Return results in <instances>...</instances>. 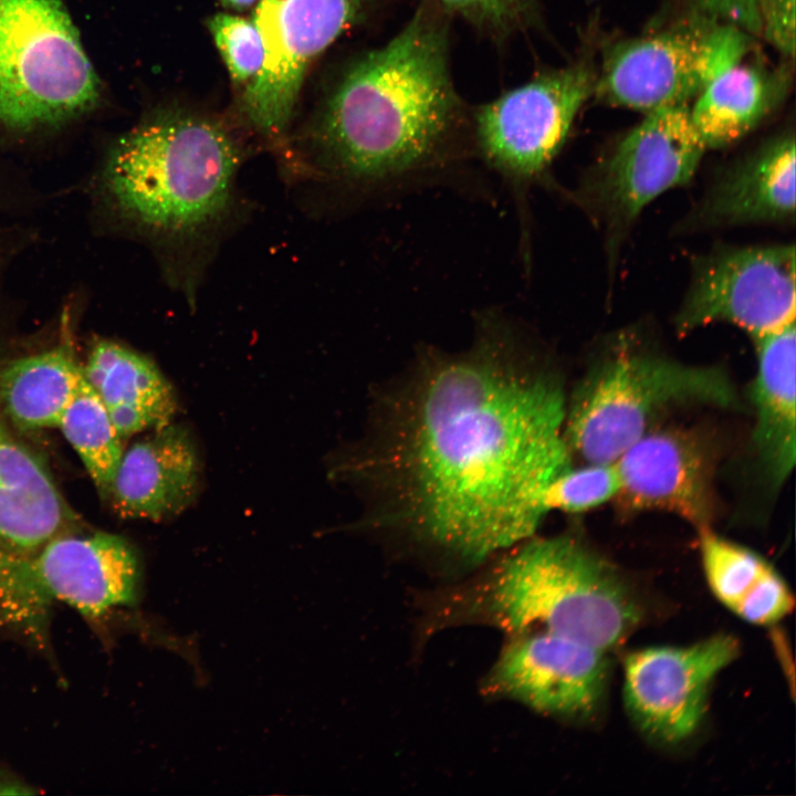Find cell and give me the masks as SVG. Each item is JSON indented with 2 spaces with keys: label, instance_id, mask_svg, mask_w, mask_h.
Returning a JSON list of instances; mask_svg holds the SVG:
<instances>
[{
  "label": "cell",
  "instance_id": "cell-1",
  "mask_svg": "<svg viewBox=\"0 0 796 796\" xmlns=\"http://www.w3.org/2000/svg\"><path fill=\"white\" fill-rule=\"evenodd\" d=\"M566 404L522 331L485 315L468 348L417 358L338 471L370 495L369 525L476 566L548 513L547 488L573 467Z\"/></svg>",
  "mask_w": 796,
  "mask_h": 796
},
{
  "label": "cell",
  "instance_id": "cell-2",
  "mask_svg": "<svg viewBox=\"0 0 796 796\" xmlns=\"http://www.w3.org/2000/svg\"><path fill=\"white\" fill-rule=\"evenodd\" d=\"M461 128L447 28L420 9L338 82L315 130L314 170L362 188L404 182L452 164Z\"/></svg>",
  "mask_w": 796,
  "mask_h": 796
},
{
  "label": "cell",
  "instance_id": "cell-3",
  "mask_svg": "<svg viewBox=\"0 0 796 796\" xmlns=\"http://www.w3.org/2000/svg\"><path fill=\"white\" fill-rule=\"evenodd\" d=\"M474 582L443 594L434 627L484 624L507 635L543 630L608 651L640 619L610 564L569 535L528 538Z\"/></svg>",
  "mask_w": 796,
  "mask_h": 796
},
{
  "label": "cell",
  "instance_id": "cell-4",
  "mask_svg": "<svg viewBox=\"0 0 796 796\" xmlns=\"http://www.w3.org/2000/svg\"><path fill=\"white\" fill-rule=\"evenodd\" d=\"M241 160L239 144L222 124L168 112L116 143L104 180L124 218L170 248L186 247L229 216Z\"/></svg>",
  "mask_w": 796,
  "mask_h": 796
},
{
  "label": "cell",
  "instance_id": "cell-5",
  "mask_svg": "<svg viewBox=\"0 0 796 796\" xmlns=\"http://www.w3.org/2000/svg\"><path fill=\"white\" fill-rule=\"evenodd\" d=\"M736 400L731 380L716 367L618 342L566 404L564 434L572 455L585 463L615 462L672 409L734 407Z\"/></svg>",
  "mask_w": 796,
  "mask_h": 796
},
{
  "label": "cell",
  "instance_id": "cell-6",
  "mask_svg": "<svg viewBox=\"0 0 796 796\" xmlns=\"http://www.w3.org/2000/svg\"><path fill=\"white\" fill-rule=\"evenodd\" d=\"M100 81L61 0H0V123L34 129L95 106Z\"/></svg>",
  "mask_w": 796,
  "mask_h": 796
},
{
  "label": "cell",
  "instance_id": "cell-7",
  "mask_svg": "<svg viewBox=\"0 0 796 796\" xmlns=\"http://www.w3.org/2000/svg\"><path fill=\"white\" fill-rule=\"evenodd\" d=\"M743 29L696 12L662 31L618 41L604 54L594 95L643 113L689 104L752 44Z\"/></svg>",
  "mask_w": 796,
  "mask_h": 796
},
{
  "label": "cell",
  "instance_id": "cell-8",
  "mask_svg": "<svg viewBox=\"0 0 796 796\" xmlns=\"http://www.w3.org/2000/svg\"><path fill=\"white\" fill-rule=\"evenodd\" d=\"M597 72L585 60L548 71L481 106L474 137L486 165L516 190L551 165L583 104L594 95Z\"/></svg>",
  "mask_w": 796,
  "mask_h": 796
},
{
  "label": "cell",
  "instance_id": "cell-9",
  "mask_svg": "<svg viewBox=\"0 0 796 796\" xmlns=\"http://www.w3.org/2000/svg\"><path fill=\"white\" fill-rule=\"evenodd\" d=\"M364 0H259L253 21L265 48L259 74L248 84L243 107L263 136L287 129L312 62L350 27Z\"/></svg>",
  "mask_w": 796,
  "mask_h": 796
},
{
  "label": "cell",
  "instance_id": "cell-10",
  "mask_svg": "<svg viewBox=\"0 0 796 796\" xmlns=\"http://www.w3.org/2000/svg\"><path fill=\"white\" fill-rule=\"evenodd\" d=\"M794 321L793 244L727 248L703 258L675 316L680 332L726 322L753 339Z\"/></svg>",
  "mask_w": 796,
  "mask_h": 796
},
{
  "label": "cell",
  "instance_id": "cell-11",
  "mask_svg": "<svg viewBox=\"0 0 796 796\" xmlns=\"http://www.w3.org/2000/svg\"><path fill=\"white\" fill-rule=\"evenodd\" d=\"M705 149L689 104L651 111L603 161L587 196L609 229L620 230L659 195L689 182Z\"/></svg>",
  "mask_w": 796,
  "mask_h": 796
},
{
  "label": "cell",
  "instance_id": "cell-12",
  "mask_svg": "<svg viewBox=\"0 0 796 796\" xmlns=\"http://www.w3.org/2000/svg\"><path fill=\"white\" fill-rule=\"evenodd\" d=\"M739 642L716 635L687 647H649L630 653L624 668L626 709L649 739L674 744L703 718L714 678L739 654Z\"/></svg>",
  "mask_w": 796,
  "mask_h": 796
},
{
  "label": "cell",
  "instance_id": "cell-13",
  "mask_svg": "<svg viewBox=\"0 0 796 796\" xmlns=\"http://www.w3.org/2000/svg\"><path fill=\"white\" fill-rule=\"evenodd\" d=\"M606 651L543 630L509 635L486 677L488 692L547 715L583 718L598 708L608 680Z\"/></svg>",
  "mask_w": 796,
  "mask_h": 796
},
{
  "label": "cell",
  "instance_id": "cell-14",
  "mask_svg": "<svg viewBox=\"0 0 796 796\" xmlns=\"http://www.w3.org/2000/svg\"><path fill=\"white\" fill-rule=\"evenodd\" d=\"M27 565L45 603H65L91 619L133 604L138 595V557L126 540L112 533L57 534L28 555Z\"/></svg>",
  "mask_w": 796,
  "mask_h": 796
},
{
  "label": "cell",
  "instance_id": "cell-15",
  "mask_svg": "<svg viewBox=\"0 0 796 796\" xmlns=\"http://www.w3.org/2000/svg\"><path fill=\"white\" fill-rule=\"evenodd\" d=\"M620 489L616 499L632 511L671 513L698 530L713 514L712 467L691 433L653 428L615 461Z\"/></svg>",
  "mask_w": 796,
  "mask_h": 796
},
{
  "label": "cell",
  "instance_id": "cell-16",
  "mask_svg": "<svg viewBox=\"0 0 796 796\" xmlns=\"http://www.w3.org/2000/svg\"><path fill=\"white\" fill-rule=\"evenodd\" d=\"M199 476L190 434L168 423L123 451L105 496L122 517L161 520L190 504Z\"/></svg>",
  "mask_w": 796,
  "mask_h": 796
},
{
  "label": "cell",
  "instance_id": "cell-17",
  "mask_svg": "<svg viewBox=\"0 0 796 796\" xmlns=\"http://www.w3.org/2000/svg\"><path fill=\"white\" fill-rule=\"evenodd\" d=\"M706 227L795 219V137L784 133L729 168L699 211Z\"/></svg>",
  "mask_w": 796,
  "mask_h": 796
},
{
  "label": "cell",
  "instance_id": "cell-18",
  "mask_svg": "<svg viewBox=\"0 0 796 796\" xmlns=\"http://www.w3.org/2000/svg\"><path fill=\"white\" fill-rule=\"evenodd\" d=\"M754 341L752 440L764 475L772 486H779L793 471L796 455L795 321Z\"/></svg>",
  "mask_w": 796,
  "mask_h": 796
},
{
  "label": "cell",
  "instance_id": "cell-19",
  "mask_svg": "<svg viewBox=\"0 0 796 796\" xmlns=\"http://www.w3.org/2000/svg\"><path fill=\"white\" fill-rule=\"evenodd\" d=\"M82 368L123 440L170 423L177 407L174 390L148 358L103 339Z\"/></svg>",
  "mask_w": 796,
  "mask_h": 796
},
{
  "label": "cell",
  "instance_id": "cell-20",
  "mask_svg": "<svg viewBox=\"0 0 796 796\" xmlns=\"http://www.w3.org/2000/svg\"><path fill=\"white\" fill-rule=\"evenodd\" d=\"M67 510L51 476L0 413V544L31 555L60 534Z\"/></svg>",
  "mask_w": 796,
  "mask_h": 796
},
{
  "label": "cell",
  "instance_id": "cell-21",
  "mask_svg": "<svg viewBox=\"0 0 796 796\" xmlns=\"http://www.w3.org/2000/svg\"><path fill=\"white\" fill-rule=\"evenodd\" d=\"M743 60L709 83L690 106L692 123L706 149L745 137L787 95L788 66L768 67Z\"/></svg>",
  "mask_w": 796,
  "mask_h": 796
},
{
  "label": "cell",
  "instance_id": "cell-22",
  "mask_svg": "<svg viewBox=\"0 0 796 796\" xmlns=\"http://www.w3.org/2000/svg\"><path fill=\"white\" fill-rule=\"evenodd\" d=\"M83 379L69 345L18 358L0 373V404L17 426L57 428Z\"/></svg>",
  "mask_w": 796,
  "mask_h": 796
},
{
  "label": "cell",
  "instance_id": "cell-23",
  "mask_svg": "<svg viewBox=\"0 0 796 796\" xmlns=\"http://www.w3.org/2000/svg\"><path fill=\"white\" fill-rule=\"evenodd\" d=\"M57 428L105 496L124 451L123 439L84 375Z\"/></svg>",
  "mask_w": 796,
  "mask_h": 796
},
{
  "label": "cell",
  "instance_id": "cell-24",
  "mask_svg": "<svg viewBox=\"0 0 796 796\" xmlns=\"http://www.w3.org/2000/svg\"><path fill=\"white\" fill-rule=\"evenodd\" d=\"M698 531L708 585L718 600L734 611L772 566L752 549L721 537L710 526Z\"/></svg>",
  "mask_w": 796,
  "mask_h": 796
},
{
  "label": "cell",
  "instance_id": "cell-25",
  "mask_svg": "<svg viewBox=\"0 0 796 796\" xmlns=\"http://www.w3.org/2000/svg\"><path fill=\"white\" fill-rule=\"evenodd\" d=\"M619 489L615 462H591L579 468L573 465L549 484L545 506L547 512L580 513L616 499Z\"/></svg>",
  "mask_w": 796,
  "mask_h": 796
},
{
  "label": "cell",
  "instance_id": "cell-26",
  "mask_svg": "<svg viewBox=\"0 0 796 796\" xmlns=\"http://www.w3.org/2000/svg\"><path fill=\"white\" fill-rule=\"evenodd\" d=\"M208 29L231 78L249 84L265 60L263 39L254 21L219 12L208 20Z\"/></svg>",
  "mask_w": 796,
  "mask_h": 796
},
{
  "label": "cell",
  "instance_id": "cell-27",
  "mask_svg": "<svg viewBox=\"0 0 796 796\" xmlns=\"http://www.w3.org/2000/svg\"><path fill=\"white\" fill-rule=\"evenodd\" d=\"M446 9L475 27L492 33H505L527 22L534 0H438Z\"/></svg>",
  "mask_w": 796,
  "mask_h": 796
},
{
  "label": "cell",
  "instance_id": "cell-28",
  "mask_svg": "<svg viewBox=\"0 0 796 796\" xmlns=\"http://www.w3.org/2000/svg\"><path fill=\"white\" fill-rule=\"evenodd\" d=\"M794 607V597L782 576L771 567L733 612L760 626L773 625Z\"/></svg>",
  "mask_w": 796,
  "mask_h": 796
},
{
  "label": "cell",
  "instance_id": "cell-29",
  "mask_svg": "<svg viewBox=\"0 0 796 796\" xmlns=\"http://www.w3.org/2000/svg\"><path fill=\"white\" fill-rule=\"evenodd\" d=\"M35 607L36 598L27 575V555L0 544V615L25 620Z\"/></svg>",
  "mask_w": 796,
  "mask_h": 796
},
{
  "label": "cell",
  "instance_id": "cell-30",
  "mask_svg": "<svg viewBox=\"0 0 796 796\" xmlns=\"http://www.w3.org/2000/svg\"><path fill=\"white\" fill-rule=\"evenodd\" d=\"M760 35L792 62L795 57V0H756Z\"/></svg>",
  "mask_w": 796,
  "mask_h": 796
},
{
  "label": "cell",
  "instance_id": "cell-31",
  "mask_svg": "<svg viewBox=\"0 0 796 796\" xmlns=\"http://www.w3.org/2000/svg\"><path fill=\"white\" fill-rule=\"evenodd\" d=\"M696 12L760 35L756 0H685Z\"/></svg>",
  "mask_w": 796,
  "mask_h": 796
},
{
  "label": "cell",
  "instance_id": "cell-32",
  "mask_svg": "<svg viewBox=\"0 0 796 796\" xmlns=\"http://www.w3.org/2000/svg\"><path fill=\"white\" fill-rule=\"evenodd\" d=\"M228 9L244 11L254 8L259 0H219Z\"/></svg>",
  "mask_w": 796,
  "mask_h": 796
},
{
  "label": "cell",
  "instance_id": "cell-33",
  "mask_svg": "<svg viewBox=\"0 0 796 796\" xmlns=\"http://www.w3.org/2000/svg\"><path fill=\"white\" fill-rule=\"evenodd\" d=\"M18 787L17 785L0 783V794H23Z\"/></svg>",
  "mask_w": 796,
  "mask_h": 796
}]
</instances>
